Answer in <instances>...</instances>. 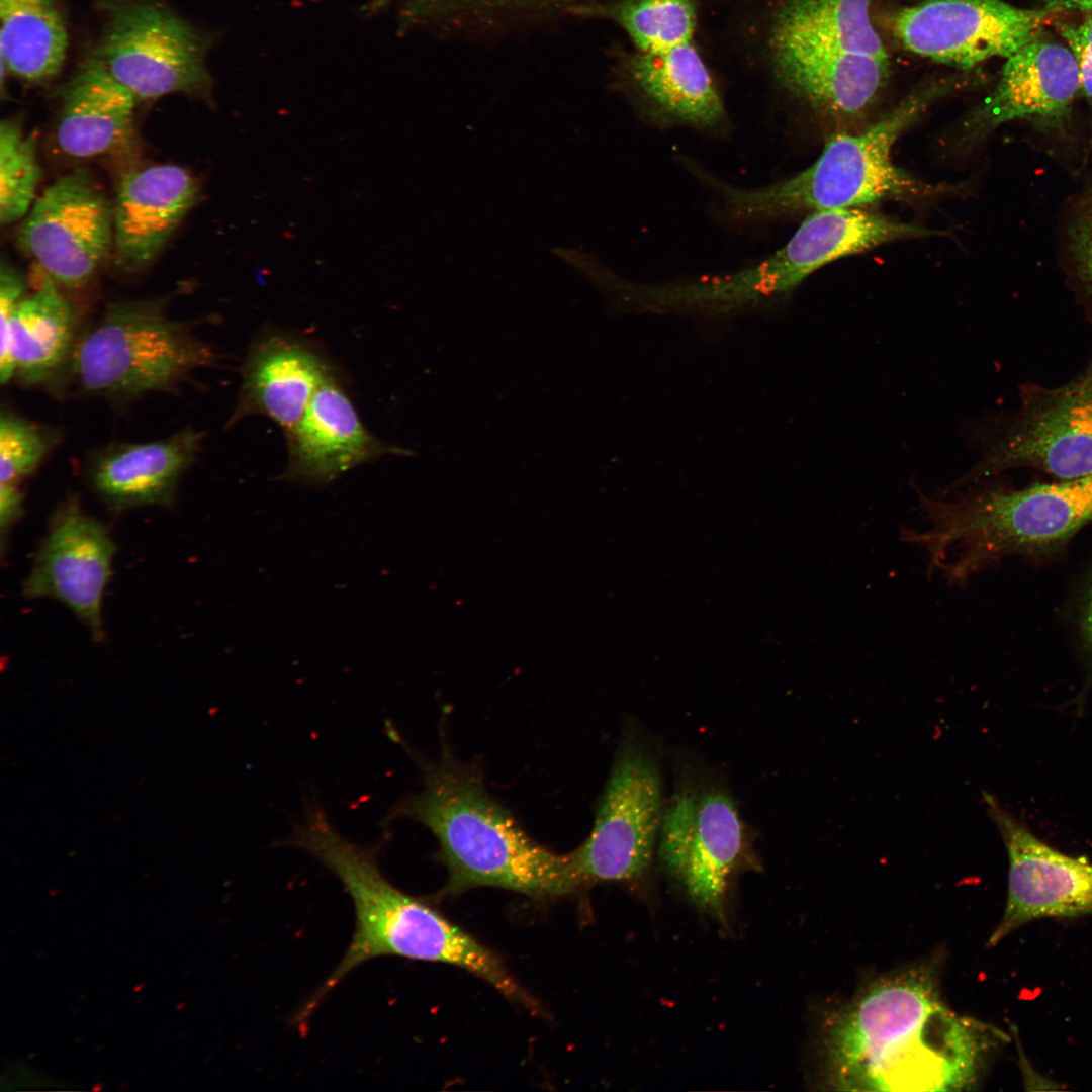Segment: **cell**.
Masks as SVG:
<instances>
[{
	"label": "cell",
	"instance_id": "obj_4",
	"mask_svg": "<svg viewBox=\"0 0 1092 1092\" xmlns=\"http://www.w3.org/2000/svg\"><path fill=\"white\" fill-rule=\"evenodd\" d=\"M912 486L925 526H903L899 539L924 551L928 576L939 571L961 588L1002 558L1051 548L1092 521V475L1020 489L975 483L953 497Z\"/></svg>",
	"mask_w": 1092,
	"mask_h": 1092
},
{
	"label": "cell",
	"instance_id": "obj_24",
	"mask_svg": "<svg viewBox=\"0 0 1092 1092\" xmlns=\"http://www.w3.org/2000/svg\"><path fill=\"white\" fill-rule=\"evenodd\" d=\"M0 16L2 64L29 82L55 77L68 47L56 0H0Z\"/></svg>",
	"mask_w": 1092,
	"mask_h": 1092
},
{
	"label": "cell",
	"instance_id": "obj_26",
	"mask_svg": "<svg viewBox=\"0 0 1092 1092\" xmlns=\"http://www.w3.org/2000/svg\"><path fill=\"white\" fill-rule=\"evenodd\" d=\"M41 169L36 157V136L25 134L16 119L0 125V221L11 224L25 216L35 197Z\"/></svg>",
	"mask_w": 1092,
	"mask_h": 1092
},
{
	"label": "cell",
	"instance_id": "obj_7",
	"mask_svg": "<svg viewBox=\"0 0 1092 1092\" xmlns=\"http://www.w3.org/2000/svg\"><path fill=\"white\" fill-rule=\"evenodd\" d=\"M656 857L691 902L719 919L738 877L761 868L752 828L718 771L694 761L676 767Z\"/></svg>",
	"mask_w": 1092,
	"mask_h": 1092
},
{
	"label": "cell",
	"instance_id": "obj_17",
	"mask_svg": "<svg viewBox=\"0 0 1092 1092\" xmlns=\"http://www.w3.org/2000/svg\"><path fill=\"white\" fill-rule=\"evenodd\" d=\"M285 437L288 464L282 478L308 485L328 484L384 455L410 453L377 439L365 428L336 371L322 383Z\"/></svg>",
	"mask_w": 1092,
	"mask_h": 1092
},
{
	"label": "cell",
	"instance_id": "obj_6",
	"mask_svg": "<svg viewBox=\"0 0 1092 1092\" xmlns=\"http://www.w3.org/2000/svg\"><path fill=\"white\" fill-rule=\"evenodd\" d=\"M959 82L954 78L925 84L863 132L832 134L817 161L794 177L753 189L722 185L727 210L743 220H768L929 193L931 186L893 164L891 150L901 133Z\"/></svg>",
	"mask_w": 1092,
	"mask_h": 1092
},
{
	"label": "cell",
	"instance_id": "obj_13",
	"mask_svg": "<svg viewBox=\"0 0 1092 1092\" xmlns=\"http://www.w3.org/2000/svg\"><path fill=\"white\" fill-rule=\"evenodd\" d=\"M17 242L60 287H83L113 249V208L85 172H72L33 202Z\"/></svg>",
	"mask_w": 1092,
	"mask_h": 1092
},
{
	"label": "cell",
	"instance_id": "obj_33",
	"mask_svg": "<svg viewBox=\"0 0 1092 1092\" xmlns=\"http://www.w3.org/2000/svg\"><path fill=\"white\" fill-rule=\"evenodd\" d=\"M1083 631L1086 642L1092 651V586L1089 590L1088 600L1084 612Z\"/></svg>",
	"mask_w": 1092,
	"mask_h": 1092
},
{
	"label": "cell",
	"instance_id": "obj_9",
	"mask_svg": "<svg viewBox=\"0 0 1092 1092\" xmlns=\"http://www.w3.org/2000/svg\"><path fill=\"white\" fill-rule=\"evenodd\" d=\"M663 787L655 745L641 729L629 727L599 799L592 831L573 850L584 888L648 881L666 800Z\"/></svg>",
	"mask_w": 1092,
	"mask_h": 1092
},
{
	"label": "cell",
	"instance_id": "obj_22",
	"mask_svg": "<svg viewBox=\"0 0 1092 1092\" xmlns=\"http://www.w3.org/2000/svg\"><path fill=\"white\" fill-rule=\"evenodd\" d=\"M135 101L98 56L87 58L63 93L55 130L59 150L84 159L122 148L132 138Z\"/></svg>",
	"mask_w": 1092,
	"mask_h": 1092
},
{
	"label": "cell",
	"instance_id": "obj_10",
	"mask_svg": "<svg viewBox=\"0 0 1092 1092\" xmlns=\"http://www.w3.org/2000/svg\"><path fill=\"white\" fill-rule=\"evenodd\" d=\"M1017 468L1060 480L1092 475V356L1078 375L1060 386L1023 389L1017 412L981 459L948 489H963Z\"/></svg>",
	"mask_w": 1092,
	"mask_h": 1092
},
{
	"label": "cell",
	"instance_id": "obj_11",
	"mask_svg": "<svg viewBox=\"0 0 1092 1092\" xmlns=\"http://www.w3.org/2000/svg\"><path fill=\"white\" fill-rule=\"evenodd\" d=\"M206 42L193 26L152 1L111 7L97 56L136 99L206 89Z\"/></svg>",
	"mask_w": 1092,
	"mask_h": 1092
},
{
	"label": "cell",
	"instance_id": "obj_18",
	"mask_svg": "<svg viewBox=\"0 0 1092 1092\" xmlns=\"http://www.w3.org/2000/svg\"><path fill=\"white\" fill-rule=\"evenodd\" d=\"M334 371L305 340L282 332H264L253 342L244 361L238 400L228 427L259 415L288 433Z\"/></svg>",
	"mask_w": 1092,
	"mask_h": 1092
},
{
	"label": "cell",
	"instance_id": "obj_20",
	"mask_svg": "<svg viewBox=\"0 0 1092 1092\" xmlns=\"http://www.w3.org/2000/svg\"><path fill=\"white\" fill-rule=\"evenodd\" d=\"M621 84L661 123L700 129L726 120L722 96L694 41L667 51H633L618 68Z\"/></svg>",
	"mask_w": 1092,
	"mask_h": 1092
},
{
	"label": "cell",
	"instance_id": "obj_8",
	"mask_svg": "<svg viewBox=\"0 0 1092 1092\" xmlns=\"http://www.w3.org/2000/svg\"><path fill=\"white\" fill-rule=\"evenodd\" d=\"M168 298L117 301L77 340L69 370L85 393L130 400L171 391L216 361L192 324L167 313Z\"/></svg>",
	"mask_w": 1092,
	"mask_h": 1092
},
{
	"label": "cell",
	"instance_id": "obj_16",
	"mask_svg": "<svg viewBox=\"0 0 1092 1092\" xmlns=\"http://www.w3.org/2000/svg\"><path fill=\"white\" fill-rule=\"evenodd\" d=\"M1079 89V67L1072 51L1039 34L1006 59L994 90L965 119L963 138L977 143L1014 120H1027L1044 132H1062Z\"/></svg>",
	"mask_w": 1092,
	"mask_h": 1092
},
{
	"label": "cell",
	"instance_id": "obj_19",
	"mask_svg": "<svg viewBox=\"0 0 1092 1092\" xmlns=\"http://www.w3.org/2000/svg\"><path fill=\"white\" fill-rule=\"evenodd\" d=\"M199 197L196 179L176 165H156L127 172L113 207L116 264L136 271L162 251Z\"/></svg>",
	"mask_w": 1092,
	"mask_h": 1092
},
{
	"label": "cell",
	"instance_id": "obj_5",
	"mask_svg": "<svg viewBox=\"0 0 1092 1092\" xmlns=\"http://www.w3.org/2000/svg\"><path fill=\"white\" fill-rule=\"evenodd\" d=\"M889 0H784L774 12L766 50L778 84L832 118L863 114L886 87L890 55L871 20Z\"/></svg>",
	"mask_w": 1092,
	"mask_h": 1092
},
{
	"label": "cell",
	"instance_id": "obj_15",
	"mask_svg": "<svg viewBox=\"0 0 1092 1092\" xmlns=\"http://www.w3.org/2000/svg\"><path fill=\"white\" fill-rule=\"evenodd\" d=\"M114 552L106 528L84 512L76 496H70L51 518L48 534L24 580L23 595L62 602L99 642L104 639L101 603Z\"/></svg>",
	"mask_w": 1092,
	"mask_h": 1092
},
{
	"label": "cell",
	"instance_id": "obj_23",
	"mask_svg": "<svg viewBox=\"0 0 1092 1092\" xmlns=\"http://www.w3.org/2000/svg\"><path fill=\"white\" fill-rule=\"evenodd\" d=\"M60 286L39 270L32 293L17 305L9 332L14 376L26 385L54 379L69 364L76 340L77 316Z\"/></svg>",
	"mask_w": 1092,
	"mask_h": 1092
},
{
	"label": "cell",
	"instance_id": "obj_29",
	"mask_svg": "<svg viewBox=\"0 0 1092 1092\" xmlns=\"http://www.w3.org/2000/svg\"><path fill=\"white\" fill-rule=\"evenodd\" d=\"M25 279L13 266L1 264L0 271V381L8 383L14 376L9 359V332L11 320L20 300L25 296Z\"/></svg>",
	"mask_w": 1092,
	"mask_h": 1092
},
{
	"label": "cell",
	"instance_id": "obj_12",
	"mask_svg": "<svg viewBox=\"0 0 1092 1092\" xmlns=\"http://www.w3.org/2000/svg\"><path fill=\"white\" fill-rule=\"evenodd\" d=\"M1052 14L1003 0H924L894 13L891 27L907 51L970 71L1016 53L1042 33Z\"/></svg>",
	"mask_w": 1092,
	"mask_h": 1092
},
{
	"label": "cell",
	"instance_id": "obj_2",
	"mask_svg": "<svg viewBox=\"0 0 1092 1092\" xmlns=\"http://www.w3.org/2000/svg\"><path fill=\"white\" fill-rule=\"evenodd\" d=\"M306 851L331 871L349 894L355 930L337 967L294 1017L301 1030L326 996L360 965L381 957L457 966L483 979L511 1000L525 990L499 959L420 898L389 882L380 870L379 848L340 834L315 801L282 842Z\"/></svg>",
	"mask_w": 1092,
	"mask_h": 1092
},
{
	"label": "cell",
	"instance_id": "obj_30",
	"mask_svg": "<svg viewBox=\"0 0 1092 1092\" xmlns=\"http://www.w3.org/2000/svg\"><path fill=\"white\" fill-rule=\"evenodd\" d=\"M1058 30L1079 67L1080 89L1092 105V17L1081 23H1059Z\"/></svg>",
	"mask_w": 1092,
	"mask_h": 1092
},
{
	"label": "cell",
	"instance_id": "obj_14",
	"mask_svg": "<svg viewBox=\"0 0 1092 1092\" xmlns=\"http://www.w3.org/2000/svg\"><path fill=\"white\" fill-rule=\"evenodd\" d=\"M983 800L1009 859L1006 906L987 945L1033 920L1092 914V864L1044 843L990 793Z\"/></svg>",
	"mask_w": 1092,
	"mask_h": 1092
},
{
	"label": "cell",
	"instance_id": "obj_31",
	"mask_svg": "<svg viewBox=\"0 0 1092 1092\" xmlns=\"http://www.w3.org/2000/svg\"><path fill=\"white\" fill-rule=\"evenodd\" d=\"M23 494L15 484L0 483V526L2 542L22 513Z\"/></svg>",
	"mask_w": 1092,
	"mask_h": 1092
},
{
	"label": "cell",
	"instance_id": "obj_25",
	"mask_svg": "<svg viewBox=\"0 0 1092 1092\" xmlns=\"http://www.w3.org/2000/svg\"><path fill=\"white\" fill-rule=\"evenodd\" d=\"M697 10V0H610L572 4L565 12L610 20L635 51L656 53L694 41Z\"/></svg>",
	"mask_w": 1092,
	"mask_h": 1092
},
{
	"label": "cell",
	"instance_id": "obj_27",
	"mask_svg": "<svg viewBox=\"0 0 1092 1092\" xmlns=\"http://www.w3.org/2000/svg\"><path fill=\"white\" fill-rule=\"evenodd\" d=\"M46 429L4 412L0 417V483L15 484L31 474L52 447Z\"/></svg>",
	"mask_w": 1092,
	"mask_h": 1092
},
{
	"label": "cell",
	"instance_id": "obj_1",
	"mask_svg": "<svg viewBox=\"0 0 1092 1092\" xmlns=\"http://www.w3.org/2000/svg\"><path fill=\"white\" fill-rule=\"evenodd\" d=\"M827 1083L842 1091H959L976 1083L987 1056L1008 1041L941 1000L928 971L879 980L829 1019Z\"/></svg>",
	"mask_w": 1092,
	"mask_h": 1092
},
{
	"label": "cell",
	"instance_id": "obj_3",
	"mask_svg": "<svg viewBox=\"0 0 1092 1092\" xmlns=\"http://www.w3.org/2000/svg\"><path fill=\"white\" fill-rule=\"evenodd\" d=\"M401 816L436 837L448 872L443 895L486 886L548 900L584 888L573 851L559 854L534 840L460 761L444 757L427 768L421 790L390 814Z\"/></svg>",
	"mask_w": 1092,
	"mask_h": 1092
},
{
	"label": "cell",
	"instance_id": "obj_32",
	"mask_svg": "<svg viewBox=\"0 0 1092 1092\" xmlns=\"http://www.w3.org/2000/svg\"><path fill=\"white\" fill-rule=\"evenodd\" d=\"M1043 9L1053 14L1061 11H1080L1092 14V0H1043Z\"/></svg>",
	"mask_w": 1092,
	"mask_h": 1092
},
{
	"label": "cell",
	"instance_id": "obj_21",
	"mask_svg": "<svg viewBox=\"0 0 1092 1092\" xmlns=\"http://www.w3.org/2000/svg\"><path fill=\"white\" fill-rule=\"evenodd\" d=\"M203 439L201 431L185 428L157 441L110 444L88 462L89 485L115 511L170 506Z\"/></svg>",
	"mask_w": 1092,
	"mask_h": 1092
},
{
	"label": "cell",
	"instance_id": "obj_28",
	"mask_svg": "<svg viewBox=\"0 0 1092 1092\" xmlns=\"http://www.w3.org/2000/svg\"><path fill=\"white\" fill-rule=\"evenodd\" d=\"M1068 249L1077 286L1092 307V189L1080 199L1069 223Z\"/></svg>",
	"mask_w": 1092,
	"mask_h": 1092
}]
</instances>
